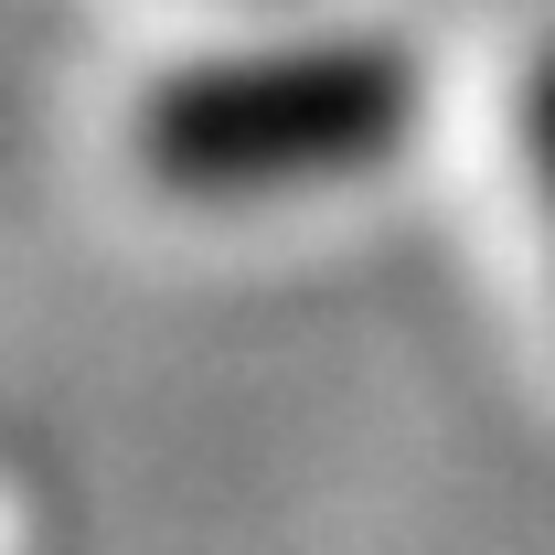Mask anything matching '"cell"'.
Segmentation results:
<instances>
[{"instance_id":"6da1fadb","label":"cell","mask_w":555,"mask_h":555,"mask_svg":"<svg viewBox=\"0 0 555 555\" xmlns=\"http://www.w3.org/2000/svg\"><path fill=\"white\" fill-rule=\"evenodd\" d=\"M427 129V65L396 33H310V43H246L150 75L129 107V160L182 204H278L332 193Z\"/></svg>"},{"instance_id":"7a4b0ae2","label":"cell","mask_w":555,"mask_h":555,"mask_svg":"<svg viewBox=\"0 0 555 555\" xmlns=\"http://www.w3.org/2000/svg\"><path fill=\"white\" fill-rule=\"evenodd\" d=\"M513 139H524V171H534V204L555 224V43H534V65L513 86Z\"/></svg>"}]
</instances>
